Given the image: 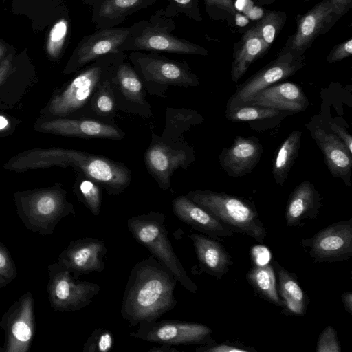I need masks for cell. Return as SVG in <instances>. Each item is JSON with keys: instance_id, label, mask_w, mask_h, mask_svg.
<instances>
[{"instance_id": "obj_22", "label": "cell", "mask_w": 352, "mask_h": 352, "mask_svg": "<svg viewBox=\"0 0 352 352\" xmlns=\"http://www.w3.org/2000/svg\"><path fill=\"white\" fill-rule=\"evenodd\" d=\"M107 252L104 243L86 237L75 241L67 252L68 266L78 277L82 274L101 272L104 269V257Z\"/></svg>"}, {"instance_id": "obj_17", "label": "cell", "mask_w": 352, "mask_h": 352, "mask_svg": "<svg viewBox=\"0 0 352 352\" xmlns=\"http://www.w3.org/2000/svg\"><path fill=\"white\" fill-rule=\"evenodd\" d=\"M247 104L294 114L305 111L309 102L304 91L298 84L284 82H277L263 89Z\"/></svg>"}, {"instance_id": "obj_24", "label": "cell", "mask_w": 352, "mask_h": 352, "mask_svg": "<svg viewBox=\"0 0 352 352\" xmlns=\"http://www.w3.org/2000/svg\"><path fill=\"white\" fill-rule=\"evenodd\" d=\"M268 50L256 31L254 25L250 28L234 44L233 59L231 63L230 78L238 82L249 67L257 59L263 57Z\"/></svg>"}, {"instance_id": "obj_10", "label": "cell", "mask_w": 352, "mask_h": 352, "mask_svg": "<svg viewBox=\"0 0 352 352\" xmlns=\"http://www.w3.org/2000/svg\"><path fill=\"white\" fill-rule=\"evenodd\" d=\"M212 330L205 324L177 320H162L138 324L130 336L169 345L206 344L215 342Z\"/></svg>"}, {"instance_id": "obj_1", "label": "cell", "mask_w": 352, "mask_h": 352, "mask_svg": "<svg viewBox=\"0 0 352 352\" xmlns=\"http://www.w3.org/2000/svg\"><path fill=\"white\" fill-rule=\"evenodd\" d=\"M72 167L95 181L109 195H118L131 184V170L104 156L61 147L35 148L11 157L3 168L18 173L52 166Z\"/></svg>"}, {"instance_id": "obj_25", "label": "cell", "mask_w": 352, "mask_h": 352, "mask_svg": "<svg viewBox=\"0 0 352 352\" xmlns=\"http://www.w3.org/2000/svg\"><path fill=\"white\" fill-rule=\"evenodd\" d=\"M11 54L0 63V110L16 109L32 88L29 78L17 79Z\"/></svg>"}, {"instance_id": "obj_8", "label": "cell", "mask_w": 352, "mask_h": 352, "mask_svg": "<svg viewBox=\"0 0 352 352\" xmlns=\"http://www.w3.org/2000/svg\"><path fill=\"white\" fill-rule=\"evenodd\" d=\"M195 160L193 147L185 140L168 141L151 131V142L144 155L146 168L163 190H171L173 173L188 169Z\"/></svg>"}, {"instance_id": "obj_14", "label": "cell", "mask_w": 352, "mask_h": 352, "mask_svg": "<svg viewBox=\"0 0 352 352\" xmlns=\"http://www.w3.org/2000/svg\"><path fill=\"white\" fill-rule=\"evenodd\" d=\"M129 32L128 28L98 30L84 36L68 60L64 74L76 72L96 58L110 53H119Z\"/></svg>"}, {"instance_id": "obj_30", "label": "cell", "mask_w": 352, "mask_h": 352, "mask_svg": "<svg viewBox=\"0 0 352 352\" xmlns=\"http://www.w3.org/2000/svg\"><path fill=\"white\" fill-rule=\"evenodd\" d=\"M204 120V117L192 109L167 107L165 126L159 136L164 140L178 141L192 126L201 124Z\"/></svg>"}, {"instance_id": "obj_39", "label": "cell", "mask_w": 352, "mask_h": 352, "mask_svg": "<svg viewBox=\"0 0 352 352\" xmlns=\"http://www.w3.org/2000/svg\"><path fill=\"white\" fill-rule=\"evenodd\" d=\"M316 352H340V346L333 327L328 325L320 334L316 345Z\"/></svg>"}, {"instance_id": "obj_2", "label": "cell", "mask_w": 352, "mask_h": 352, "mask_svg": "<svg viewBox=\"0 0 352 352\" xmlns=\"http://www.w3.org/2000/svg\"><path fill=\"white\" fill-rule=\"evenodd\" d=\"M176 283L173 274L153 256L138 262L124 289L122 317L133 327L157 320L177 305Z\"/></svg>"}, {"instance_id": "obj_9", "label": "cell", "mask_w": 352, "mask_h": 352, "mask_svg": "<svg viewBox=\"0 0 352 352\" xmlns=\"http://www.w3.org/2000/svg\"><path fill=\"white\" fill-rule=\"evenodd\" d=\"M305 65V56L284 46L277 57L241 84L230 97L226 109L245 104L259 91L294 75Z\"/></svg>"}, {"instance_id": "obj_16", "label": "cell", "mask_w": 352, "mask_h": 352, "mask_svg": "<svg viewBox=\"0 0 352 352\" xmlns=\"http://www.w3.org/2000/svg\"><path fill=\"white\" fill-rule=\"evenodd\" d=\"M263 151L258 138L237 135L230 146L222 148L219 165L229 177H243L252 173L258 164Z\"/></svg>"}, {"instance_id": "obj_49", "label": "cell", "mask_w": 352, "mask_h": 352, "mask_svg": "<svg viewBox=\"0 0 352 352\" xmlns=\"http://www.w3.org/2000/svg\"><path fill=\"white\" fill-rule=\"evenodd\" d=\"M256 3L261 4V5H271L276 0H254Z\"/></svg>"}, {"instance_id": "obj_6", "label": "cell", "mask_w": 352, "mask_h": 352, "mask_svg": "<svg viewBox=\"0 0 352 352\" xmlns=\"http://www.w3.org/2000/svg\"><path fill=\"white\" fill-rule=\"evenodd\" d=\"M128 58L150 95L166 98L170 87L188 88L200 85L199 78L185 60L139 51H132Z\"/></svg>"}, {"instance_id": "obj_37", "label": "cell", "mask_w": 352, "mask_h": 352, "mask_svg": "<svg viewBox=\"0 0 352 352\" xmlns=\"http://www.w3.org/2000/svg\"><path fill=\"white\" fill-rule=\"evenodd\" d=\"M68 32L69 21L65 18L58 20L52 28L47 42V52L51 58L56 59L60 56Z\"/></svg>"}, {"instance_id": "obj_28", "label": "cell", "mask_w": 352, "mask_h": 352, "mask_svg": "<svg viewBox=\"0 0 352 352\" xmlns=\"http://www.w3.org/2000/svg\"><path fill=\"white\" fill-rule=\"evenodd\" d=\"M115 69L99 83L81 117L107 122H111V120L114 118L118 111L111 82V76Z\"/></svg>"}, {"instance_id": "obj_52", "label": "cell", "mask_w": 352, "mask_h": 352, "mask_svg": "<svg viewBox=\"0 0 352 352\" xmlns=\"http://www.w3.org/2000/svg\"><path fill=\"white\" fill-rule=\"evenodd\" d=\"M5 51H6V47H4V45H3L0 43V59H1V58L3 57V56L4 55Z\"/></svg>"}, {"instance_id": "obj_51", "label": "cell", "mask_w": 352, "mask_h": 352, "mask_svg": "<svg viewBox=\"0 0 352 352\" xmlns=\"http://www.w3.org/2000/svg\"><path fill=\"white\" fill-rule=\"evenodd\" d=\"M96 0H82V3L88 6H92Z\"/></svg>"}, {"instance_id": "obj_23", "label": "cell", "mask_w": 352, "mask_h": 352, "mask_svg": "<svg viewBox=\"0 0 352 352\" xmlns=\"http://www.w3.org/2000/svg\"><path fill=\"white\" fill-rule=\"evenodd\" d=\"M322 198L314 185L305 180L297 185L289 195L285 210L288 227L300 225L307 219H315L321 207Z\"/></svg>"}, {"instance_id": "obj_29", "label": "cell", "mask_w": 352, "mask_h": 352, "mask_svg": "<svg viewBox=\"0 0 352 352\" xmlns=\"http://www.w3.org/2000/svg\"><path fill=\"white\" fill-rule=\"evenodd\" d=\"M302 131L294 130L280 144L274 153L272 176L275 184L283 186L290 170L298 157Z\"/></svg>"}, {"instance_id": "obj_40", "label": "cell", "mask_w": 352, "mask_h": 352, "mask_svg": "<svg viewBox=\"0 0 352 352\" xmlns=\"http://www.w3.org/2000/svg\"><path fill=\"white\" fill-rule=\"evenodd\" d=\"M197 352H256V351L251 347L247 346L240 342H231L226 341L222 343H210L202 344L195 349Z\"/></svg>"}, {"instance_id": "obj_53", "label": "cell", "mask_w": 352, "mask_h": 352, "mask_svg": "<svg viewBox=\"0 0 352 352\" xmlns=\"http://www.w3.org/2000/svg\"><path fill=\"white\" fill-rule=\"evenodd\" d=\"M300 1H303V2H307V1H311V0H300Z\"/></svg>"}, {"instance_id": "obj_20", "label": "cell", "mask_w": 352, "mask_h": 352, "mask_svg": "<svg viewBox=\"0 0 352 352\" xmlns=\"http://www.w3.org/2000/svg\"><path fill=\"white\" fill-rule=\"evenodd\" d=\"M188 237L192 241L200 270L221 280L233 264L224 246L219 240L205 234L192 233Z\"/></svg>"}, {"instance_id": "obj_35", "label": "cell", "mask_w": 352, "mask_h": 352, "mask_svg": "<svg viewBox=\"0 0 352 352\" xmlns=\"http://www.w3.org/2000/svg\"><path fill=\"white\" fill-rule=\"evenodd\" d=\"M204 5L210 19L233 24L236 14L234 0H204Z\"/></svg>"}, {"instance_id": "obj_43", "label": "cell", "mask_w": 352, "mask_h": 352, "mask_svg": "<svg viewBox=\"0 0 352 352\" xmlns=\"http://www.w3.org/2000/svg\"><path fill=\"white\" fill-rule=\"evenodd\" d=\"M12 331L14 337L21 342L29 340L32 336L30 327L24 322H16L12 327Z\"/></svg>"}, {"instance_id": "obj_7", "label": "cell", "mask_w": 352, "mask_h": 352, "mask_svg": "<svg viewBox=\"0 0 352 352\" xmlns=\"http://www.w3.org/2000/svg\"><path fill=\"white\" fill-rule=\"evenodd\" d=\"M165 220L164 214L151 211L129 218L127 220V227L133 237L147 248L160 263L165 265L182 287L188 292L196 294L198 287L188 276L173 250L168 239Z\"/></svg>"}, {"instance_id": "obj_48", "label": "cell", "mask_w": 352, "mask_h": 352, "mask_svg": "<svg viewBox=\"0 0 352 352\" xmlns=\"http://www.w3.org/2000/svg\"><path fill=\"white\" fill-rule=\"evenodd\" d=\"M8 125V121L6 118L0 116V130L4 129Z\"/></svg>"}, {"instance_id": "obj_32", "label": "cell", "mask_w": 352, "mask_h": 352, "mask_svg": "<svg viewBox=\"0 0 352 352\" xmlns=\"http://www.w3.org/2000/svg\"><path fill=\"white\" fill-rule=\"evenodd\" d=\"M226 118L231 122H248L249 125L256 124L258 121H281L289 113L264 107L256 104H243L226 109Z\"/></svg>"}, {"instance_id": "obj_11", "label": "cell", "mask_w": 352, "mask_h": 352, "mask_svg": "<svg viewBox=\"0 0 352 352\" xmlns=\"http://www.w3.org/2000/svg\"><path fill=\"white\" fill-rule=\"evenodd\" d=\"M300 243L309 248V254L316 263L348 260L352 256V219L329 225Z\"/></svg>"}, {"instance_id": "obj_34", "label": "cell", "mask_w": 352, "mask_h": 352, "mask_svg": "<svg viewBox=\"0 0 352 352\" xmlns=\"http://www.w3.org/2000/svg\"><path fill=\"white\" fill-rule=\"evenodd\" d=\"M287 17L284 12L266 10L261 19L253 25L268 50L285 25Z\"/></svg>"}, {"instance_id": "obj_21", "label": "cell", "mask_w": 352, "mask_h": 352, "mask_svg": "<svg viewBox=\"0 0 352 352\" xmlns=\"http://www.w3.org/2000/svg\"><path fill=\"white\" fill-rule=\"evenodd\" d=\"M157 0H96L91 20L96 30L116 28L130 15L155 4Z\"/></svg>"}, {"instance_id": "obj_13", "label": "cell", "mask_w": 352, "mask_h": 352, "mask_svg": "<svg viewBox=\"0 0 352 352\" xmlns=\"http://www.w3.org/2000/svg\"><path fill=\"white\" fill-rule=\"evenodd\" d=\"M111 82L117 110L144 118L153 116L146 90L131 64L124 59L121 61L112 74Z\"/></svg>"}, {"instance_id": "obj_18", "label": "cell", "mask_w": 352, "mask_h": 352, "mask_svg": "<svg viewBox=\"0 0 352 352\" xmlns=\"http://www.w3.org/2000/svg\"><path fill=\"white\" fill-rule=\"evenodd\" d=\"M172 209L182 222L213 239L220 240L234 234L230 228L186 195L175 197Z\"/></svg>"}, {"instance_id": "obj_5", "label": "cell", "mask_w": 352, "mask_h": 352, "mask_svg": "<svg viewBox=\"0 0 352 352\" xmlns=\"http://www.w3.org/2000/svg\"><path fill=\"white\" fill-rule=\"evenodd\" d=\"M176 24L157 10L148 20H142L128 28L129 32L120 47L122 51L168 52L185 55L208 56L204 47L171 34Z\"/></svg>"}, {"instance_id": "obj_26", "label": "cell", "mask_w": 352, "mask_h": 352, "mask_svg": "<svg viewBox=\"0 0 352 352\" xmlns=\"http://www.w3.org/2000/svg\"><path fill=\"white\" fill-rule=\"evenodd\" d=\"M55 287V295L65 307L78 310L89 305L99 293V285L89 281H74L67 272L63 273Z\"/></svg>"}, {"instance_id": "obj_3", "label": "cell", "mask_w": 352, "mask_h": 352, "mask_svg": "<svg viewBox=\"0 0 352 352\" xmlns=\"http://www.w3.org/2000/svg\"><path fill=\"white\" fill-rule=\"evenodd\" d=\"M124 52L100 56L84 67L62 88L54 91L41 111V117H81L99 83L124 59Z\"/></svg>"}, {"instance_id": "obj_46", "label": "cell", "mask_w": 352, "mask_h": 352, "mask_svg": "<svg viewBox=\"0 0 352 352\" xmlns=\"http://www.w3.org/2000/svg\"><path fill=\"white\" fill-rule=\"evenodd\" d=\"M341 298L346 311L352 314V293L345 292L342 294Z\"/></svg>"}, {"instance_id": "obj_44", "label": "cell", "mask_w": 352, "mask_h": 352, "mask_svg": "<svg viewBox=\"0 0 352 352\" xmlns=\"http://www.w3.org/2000/svg\"><path fill=\"white\" fill-rule=\"evenodd\" d=\"M335 18L338 21L349 12L352 6V0H331Z\"/></svg>"}, {"instance_id": "obj_45", "label": "cell", "mask_w": 352, "mask_h": 352, "mask_svg": "<svg viewBox=\"0 0 352 352\" xmlns=\"http://www.w3.org/2000/svg\"><path fill=\"white\" fill-rule=\"evenodd\" d=\"M252 254L257 265L267 264L270 258V252L265 247H255Z\"/></svg>"}, {"instance_id": "obj_19", "label": "cell", "mask_w": 352, "mask_h": 352, "mask_svg": "<svg viewBox=\"0 0 352 352\" xmlns=\"http://www.w3.org/2000/svg\"><path fill=\"white\" fill-rule=\"evenodd\" d=\"M311 136L323 154L324 162L330 173L351 186L352 153L332 131L322 128L311 131Z\"/></svg>"}, {"instance_id": "obj_50", "label": "cell", "mask_w": 352, "mask_h": 352, "mask_svg": "<svg viewBox=\"0 0 352 352\" xmlns=\"http://www.w3.org/2000/svg\"><path fill=\"white\" fill-rule=\"evenodd\" d=\"M6 264V260L3 254L0 253V268L3 267Z\"/></svg>"}, {"instance_id": "obj_12", "label": "cell", "mask_w": 352, "mask_h": 352, "mask_svg": "<svg viewBox=\"0 0 352 352\" xmlns=\"http://www.w3.org/2000/svg\"><path fill=\"white\" fill-rule=\"evenodd\" d=\"M34 128L38 132L67 137L114 140H120L125 137L124 132L112 122L87 117H39Z\"/></svg>"}, {"instance_id": "obj_31", "label": "cell", "mask_w": 352, "mask_h": 352, "mask_svg": "<svg viewBox=\"0 0 352 352\" xmlns=\"http://www.w3.org/2000/svg\"><path fill=\"white\" fill-rule=\"evenodd\" d=\"M246 278L253 289L268 302L283 307L278 296L276 277L272 265H254L246 274Z\"/></svg>"}, {"instance_id": "obj_42", "label": "cell", "mask_w": 352, "mask_h": 352, "mask_svg": "<svg viewBox=\"0 0 352 352\" xmlns=\"http://www.w3.org/2000/svg\"><path fill=\"white\" fill-rule=\"evenodd\" d=\"M330 129L331 131L338 136V138L346 146L349 152L352 153V136L349 133L347 130L344 127L335 122L331 123Z\"/></svg>"}, {"instance_id": "obj_4", "label": "cell", "mask_w": 352, "mask_h": 352, "mask_svg": "<svg viewBox=\"0 0 352 352\" xmlns=\"http://www.w3.org/2000/svg\"><path fill=\"white\" fill-rule=\"evenodd\" d=\"M186 196L233 232L248 235L261 243L266 237V228L254 204L249 200L210 190H192Z\"/></svg>"}, {"instance_id": "obj_15", "label": "cell", "mask_w": 352, "mask_h": 352, "mask_svg": "<svg viewBox=\"0 0 352 352\" xmlns=\"http://www.w3.org/2000/svg\"><path fill=\"white\" fill-rule=\"evenodd\" d=\"M331 0H322L296 19V30L287 40L285 46L304 55L315 39L327 33L336 23Z\"/></svg>"}, {"instance_id": "obj_47", "label": "cell", "mask_w": 352, "mask_h": 352, "mask_svg": "<svg viewBox=\"0 0 352 352\" xmlns=\"http://www.w3.org/2000/svg\"><path fill=\"white\" fill-rule=\"evenodd\" d=\"M148 352H178V350L172 345L162 344L160 346H154Z\"/></svg>"}, {"instance_id": "obj_38", "label": "cell", "mask_w": 352, "mask_h": 352, "mask_svg": "<svg viewBox=\"0 0 352 352\" xmlns=\"http://www.w3.org/2000/svg\"><path fill=\"white\" fill-rule=\"evenodd\" d=\"M114 345L112 333L101 328L96 329L84 344V352H109Z\"/></svg>"}, {"instance_id": "obj_41", "label": "cell", "mask_w": 352, "mask_h": 352, "mask_svg": "<svg viewBox=\"0 0 352 352\" xmlns=\"http://www.w3.org/2000/svg\"><path fill=\"white\" fill-rule=\"evenodd\" d=\"M352 55V38L333 46L327 57L329 63L339 62Z\"/></svg>"}, {"instance_id": "obj_27", "label": "cell", "mask_w": 352, "mask_h": 352, "mask_svg": "<svg viewBox=\"0 0 352 352\" xmlns=\"http://www.w3.org/2000/svg\"><path fill=\"white\" fill-rule=\"evenodd\" d=\"M272 267L278 277V293L283 302L285 314L303 316L308 305V298L300 286L294 274L280 265L276 260Z\"/></svg>"}, {"instance_id": "obj_36", "label": "cell", "mask_w": 352, "mask_h": 352, "mask_svg": "<svg viewBox=\"0 0 352 352\" xmlns=\"http://www.w3.org/2000/svg\"><path fill=\"white\" fill-rule=\"evenodd\" d=\"M168 3L163 9L165 16L172 19L183 14L196 22L202 21L199 0H168Z\"/></svg>"}, {"instance_id": "obj_33", "label": "cell", "mask_w": 352, "mask_h": 352, "mask_svg": "<svg viewBox=\"0 0 352 352\" xmlns=\"http://www.w3.org/2000/svg\"><path fill=\"white\" fill-rule=\"evenodd\" d=\"M76 178L74 183V190L78 199L94 215L100 214L102 195L101 186L95 181L85 175L80 171H76Z\"/></svg>"}]
</instances>
